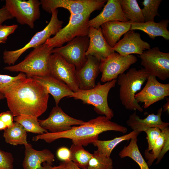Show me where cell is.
<instances>
[{
	"label": "cell",
	"instance_id": "cell-1",
	"mask_svg": "<svg viewBox=\"0 0 169 169\" xmlns=\"http://www.w3.org/2000/svg\"><path fill=\"white\" fill-rule=\"evenodd\" d=\"M4 95L14 117L26 115L38 118L47 108L49 93L33 78H27L16 84Z\"/></svg>",
	"mask_w": 169,
	"mask_h": 169
},
{
	"label": "cell",
	"instance_id": "cell-2",
	"mask_svg": "<svg viewBox=\"0 0 169 169\" xmlns=\"http://www.w3.org/2000/svg\"><path fill=\"white\" fill-rule=\"evenodd\" d=\"M108 131H114L125 134L127 129L112 121L104 115L100 116L78 126H72L67 131L38 134L33 137L32 140L37 141L42 140L50 143L59 139L66 138L71 140L73 144L86 146L98 139L100 134Z\"/></svg>",
	"mask_w": 169,
	"mask_h": 169
},
{
	"label": "cell",
	"instance_id": "cell-3",
	"mask_svg": "<svg viewBox=\"0 0 169 169\" xmlns=\"http://www.w3.org/2000/svg\"><path fill=\"white\" fill-rule=\"evenodd\" d=\"M149 76L144 69L137 70L135 68L118 76L117 82L119 86L120 99L126 109L137 110L141 112L143 111V108L136 102L135 95Z\"/></svg>",
	"mask_w": 169,
	"mask_h": 169
},
{
	"label": "cell",
	"instance_id": "cell-4",
	"mask_svg": "<svg viewBox=\"0 0 169 169\" xmlns=\"http://www.w3.org/2000/svg\"><path fill=\"white\" fill-rule=\"evenodd\" d=\"M54 48L44 43L34 48L20 62L6 66L4 69L23 73L28 78L49 75V59Z\"/></svg>",
	"mask_w": 169,
	"mask_h": 169
},
{
	"label": "cell",
	"instance_id": "cell-5",
	"mask_svg": "<svg viewBox=\"0 0 169 169\" xmlns=\"http://www.w3.org/2000/svg\"><path fill=\"white\" fill-rule=\"evenodd\" d=\"M117 79L101 84L99 82L93 88L88 90L79 89L70 97L81 100L84 104L93 105L94 110L98 114L104 115L111 120L114 115L113 111L109 107L108 96L111 89L115 87Z\"/></svg>",
	"mask_w": 169,
	"mask_h": 169
},
{
	"label": "cell",
	"instance_id": "cell-6",
	"mask_svg": "<svg viewBox=\"0 0 169 169\" xmlns=\"http://www.w3.org/2000/svg\"><path fill=\"white\" fill-rule=\"evenodd\" d=\"M58 9L52 10L49 23L42 30L36 33L30 41L21 48L14 50H5L3 53L5 63L9 66L13 65L19 57L26 51L31 48H35L44 44L53 35H55L62 28L63 21L58 18Z\"/></svg>",
	"mask_w": 169,
	"mask_h": 169
},
{
	"label": "cell",
	"instance_id": "cell-7",
	"mask_svg": "<svg viewBox=\"0 0 169 169\" xmlns=\"http://www.w3.org/2000/svg\"><path fill=\"white\" fill-rule=\"evenodd\" d=\"M91 13L70 14L68 24L45 44L48 47L59 48L76 37L88 36L89 27L87 23Z\"/></svg>",
	"mask_w": 169,
	"mask_h": 169
},
{
	"label": "cell",
	"instance_id": "cell-8",
	"mask_svg": "<svg viewBox=\"0 0 169 169\" xmlns=\"http://www.w3.org/2000/svg\"><path fill=\"white\" fill-rule=\"evenodd\" d=\"M4 5L13 18L22 25L33 28L40 16V1L38 0H6Z\"/></svg>",
	"mask_w": 169,
	"mask_h": 169
},
{
	"label": "cell",
	"instance_id": "cell-9",
	"mask_svg": "<svg viewBox=\"0 0 169 169\" xmlns=\"http://www.w3.org/2000/svg\"><path fill=\"white\" fill-rule=\"evenodd\" d=\"M141 64L150 76L162 80L169 78V53L160 51L158 47L146 50L139 55Z\"/></svg>",
	"mask_w": 169,
	"mask_h": 169
},
{
	"label": "cell",
	"instance_id": "cell-10",
	"mask_svg": "<svg viewBox=\"0 0 169 169\" xmlns=\"http://www.w3.org/2000/svg\"><path fill=\"white\" fill-rule=\"evenodd\" d=\"M137 61V57L133 54L123 56L115 52L111 54L100 60L101 81L105 83L116 79L120 74L124 73Z\"/></svg>",
	"mask_w": 169,
	"mask_h": 169
},
{
	"label": "cell",
	"instance_id": "cell-11",
	"mask_svg": "<svg viewBox=\"0 0 169 169\" xmlns=\"http://www.w3.org/2000/svg\"><path fill=\"white\" fill-rule=\"evenodd\" d=\"M106 0H41V5L46 12L61 8L68 10L72 14L92 13L100 9L107 2Z\"/></svg>",
	"mask_w": 169,
	"mask_h": 169
},
{
	"label": "cell",
	"instance_id": "cell-12",
	"mask_svg": "<svg viewBox=\"0 0 169 169\" xmlns=\"http://www.w3.org/2000/svg\"><path fill=\"white\" fill-rule=\"evenodd\" d=\"M88 36H78L64 46L54 48L52 53L61 55L67 62L74 65L76 70L81 68L87 59L86 52L89 45Z\"/></svg>",
	"mask_w": 169,
	"mask_h": 169
},
{
	"label": "cell",
	"instance_id": "cell-13",
	"mask_svg": "<svg viewBox=\"0 0 169 169\" xmlns=\"http://www.w3.org/2000/svg\"><path fill=\"white\" fill-rule=\"evenodd\" d=\"M76 68L61 55L52 53L49 62V75L64 83L74 92L79 89L76 75Z\"/></svg>",
	"mask_w": 169,
	"mask_h": 169
},
{
	"label": "cell",
	"instance_id": "cell-14",
	"mask_svg": "<svg viewBox=\"0 0 169 169\" xmlns=\"http://www.w3.org/2000/svg\"><path fill=\"white\" fill-rule=\"evenodd\" d=\"M169 95V84L160 82L156 77L149 76L143 89L135 95L138 103H144L143 108H147L154 103Z\"/></svg>",
	"mask_w": 169,
	"mask_h": 169
},
{
	"label": "cell",
	"instance_id": "cell-15",
	"mask_svg": "<svg viewBox=\"0 0 169 169\" xmlns=\"http://www.w3.org/2000/svg\"><path fill=\"white\" fill-rule=\"evenodd\" d=\"M40 126L51 133L65 131L73 125H80L85 122L71 117L65 113L58 105L51 110L48 117L44 120L38 119Z\"/></svg>",
	"mask_w": 169,
	"mask_h": 169
},
{
	"label": "cell",
	"instance_id": "cell-16",
	"mask_svg": "<svg viewBox=\"0 0 169 169\" xmlns=\"http://www.w3.org/2000/svg\"><path fill=\"white\" fill-rule=\"evenodd\" d=\"M150 48V44L141 39L139 33L130 30L124 34L123 38L112 48V49L122 56H126L132 54L140 55Z\"/></svg>",
	"mask_w": 169,
	"mask_h": 169
},
{
	"label": "cell",
	"instance_id": "cell-17",
	"mask_svg": "<svg viewBox=\"0 0 169 169\" xmlns=\"http://www.w3.org/2000/svg\"><path fill=\"white\" fill-rule=\"evenodd\" d=\"M87 59L84 65L76 70V75L79 89H91L95 86V80L100 72V60L95 57L86 56Z\"/></svg>",
	"mask_w": 169,
	"mask_h": 169
},
{
	"label": "cell",
	"instance_id": "cell-18",
	"mask_svg": "<svg viewBox=\"0 0 169 169\" xmlns=\"http://www.w3.org/2000/svg\"><path fill=\"white\" fill-rule=\"evenodd\" d=\"M88 36L89 42L86 56H93L100 61L115 52L104 38L100 27H90Z\"/></svg>",
	"mask_w": 169,
	"mask_h": 169
},
{
	"label": "cell",
	"instance_id": "cell-19",
	"mask_svg": "<svg viewBox=\"0 0 169 169\" xmlns=\"http://www.w3.org/2000/svg\"><path fill=\"white\" fill-rule=\"evenodd\" d=\"M129 21L124 15L120 6L119 0H108L102 11L97 16L89 20L87 25L90 27L99 28L103 23L109 21Z\"/></svg>",
	"mask_w": 169,
	"mask_h": 169
},
{
	"label": "cell",
	"instance_id": "cell-20",
	"mask_svg": "<svg viewBox=\"0 0 169 169\" xmlns=\"http://www.w3.org/2000/svg\"><path fill=\"white\" fill-rule=\"evenodd\" d=\"M24 146V158L22 164L24 169H45L44 164L45 162L52 165L54 156L49 150L38 151L28 143Z\"/></svg>",
	"mask_w": 169,
	"mask_h": 169
},
{
	"label": "cell",
	"instance_id": "cell-21",
	"mask_svg": "<svg viewBox=\"0 0 169 169\" xmlns=\"http://www.w3.org/2000/svg\"><path fill=\"white\" fill-rule=\"evenodd\" d=\"M162 111V108H161L158 110L156 114H149L146 118L142 119L137 115L135 111L129 116L126 123L133 131L140 133L151 127H157L161 131L169 125L168 123L161 120Z\"/></svg>",
	"mask_w": 169,
	"mask_h": 169
},
{
	"label": "cell",
	"instance_id": "cell-22",
	"mask_svg": "<svg viewBox=\"0 0 169 169\" xmlns=\"http://www.w3.org/2000/svg\"><path fill=\"white\" fill-rule=\"evenodd\" d=\"M32 78L41 84L53 96L56 105H58L63 98L70 97L74 94V92L66 84L50 75Z\"/></svg>",
	"mask_w": 169,
	"mask_h": 169
},
{
	"label": "cell",
	"instance_id": "cell-23",
	"mask_svg": "<svg viewBox=\"0 0 169 169\" xmlns=\"http://www.w3.org/2000/svg\"><path fill=\"white\" fill-rule=\"evenodd\" d=\"M131 25L130 21L126 22L113 21L103 23L100 27L107 42L113 48L119 41L121 36L130 30Z\"/></svg>",
	"mask_w": 169,
	"mask_h": 169
},
{
	"label": "cell",
	"instance_id": "cell-24",
	"mask_svg": "<svg viewBox=\"0 0 169 169\" xmlns=\"http://www.w3.org/2000/svg\"><path fill=\"white\" fill-rule=\"evenodd\" d=\"M130 30H139L146 33L150 38L154 39L156 37L161 36L165 40L169 39V31L167 28L169 21L163 19L158 23L154 21L136 23L131 21Z\"/></svg>",
	"mask_w": 169,
	"mask_h": 169
},
{
	"label": "cell",
	"instance_id": "cell-25",
	"mask_svg": "<svg viewBox=\"0 0 169 169\" xmlns=\"http://www.w3.org/2000/svg\"><path fill=\"white\" fill-rule=\"evenodd\" d=\"M140 132L133 131L128 134L109 140H100L98 139L94 141L92 143L97 147V150L101 154L107 157H110L113 149L119 144L125 141L137 137Z\"/></svg>",
	"mask_w": 169,
	"mask_h": 169
},
{
	"label": "cell",
	"instance_id": "cell-26",
	"mask_svg": "<svg viewBox=\"0 0 169 169\" xmlns=\"http://www.w3.org/2000/svg\"><path fill=\"white\" fill-rule=\"evenodd\" d=\"M3 136L7 143L13 146H25L28 143L27 131L21 125L17 122H14L12 126L4 131Z\"/></svg>",
	"mask_w": 169,
	"mask_h": 169
},
{
	"label": "cell",
	"instance_id": "cell-27",
	"mask_svg": "<svg viewBox=\"0 0 169 169\" xmlns=\"http://www.w3.org/2000/svg\"><path fill=\"white\" fill-rule=\"evenodd\" d=\"M130 140L129 145L125 146L120 152V157L121 158L126 157L131 158L138 164L140 169H150L139 150L137 137L132 138Z\"/></svg>",
	"mask_w": 169,
	"mask_h": 169
},
{
	"label": "cell",
	"instance_id": "cell-28",
	"mask_svg": "<svg viewBox=\"0 0 169 169\" xmlns=\"http://www.w3.org/2000/svg\"><path fill=\"white\" fill-rule=\"evenodd\" d=\"M122 10L129 21L136 23L145 22L141 9L136 0H119Z\"/></svg>",
	"mask_w": 169,
	"mask_h": 169
},
{
	"label": "cell",
	"instance_id": "cell-29",
	"mask_svg": "<svg viewBox=\"0 0 169 169\" xmlns=\"http://www.w3.org/2000/svg\"><path fill=\"white\" fill-rule=\"evenodd\" d=\"M69 150L71 161L79 167L87 169L92 154L86 150L82 146L73 143L71 145Z\"/></svg>",
	"mask_w": 169,
	"mask_h": 169
},
{
	"label": "cell",
	"instance_id": "cell-30",
	"mask_svg": "<svg viewBox=\"0 0 169 169\" xmlns=\"http://www.w3.org/2000/svg\"><path fill=\"white\" fill-rule=\"evenodd\" d=\"M14 120L21 125L27 132L41 134L48 132L40 125L37 117L26 115L14 117Z\"/></svg>",
	"mask_w": 169,
	"mask_h": 169
},
{
	"label": "cell",
	"instance_id": "cell-31",
	"mask_svg": "<svg viewBox=\"0 0 169 169\" xmlns=\"http://www.w3.org/2000/svg\"><path fill=\"white\" fill-rule=\"evenodd\" d=\"M113 161L110 157H106L96 150L92 154L87 169H112Z\"/></svg>",
	"mask_w": 169,
	"mask_h": 169
},
{
	"label": "cell",
	"instance_id": "cell-32",
	"mask_svg": "<svg viewBox=\"0 0 169 169\" xmlns=\"http://www.w3.org/2000/svg\"><path fill=\"white\" fill-rule=\"evenodd\" d=\"M162 0H144L142 2L144 7L141 9L145 22L154 21L155 17L159 16L158 9Z\"/></svg>",
	"mask_w": 169,
	"mask_h": 169
},
{
	"label": "cell",
	"instance_id": "cell-33",
	"mask_svg": "<svg viewBox=\"0 0 169 169\" xmlns=\"http://www.w3.org/2000/svg\"><path fill=\"white\" fill-rule=\"evenodd\" d=\"M166 139L165 133L163 130L156 141L151 153L147 149L145 152V156L147 160L146 162L149 167L151 166L156 159L159 156L164 146Z\"/></svg>",
	"mask_w": 169,
	"mask_h": 169
},
{
	"label": "cell",
	"instance_id": "cell-34",
	"mask_svg": "<svg viewBox=\"0 0 169 169\" xmlns=\"http://www.w3.org/2000/svg\"><path fill=\"white\" fill-rule=\"evenodd\" d=\"M26 78L25 74L21 72L15 76L0 74V92L4 94L12 86Z\"/></svg>",
	"mask_w": 169,
	"mask_h": 169
},
{
	"label": "cell",
	"instance_id": "cell-35",
	"mask_svg": "<svg viewBox=\"0 0 169 169\" xmlns=\"http://www.w3.org/2000/svg\"><path fill=\"white\" fill-rule=\"evenodd\" d=\"M161 131L157 127H151L148 128L144 131L147 135L146 139L148 144V151H151L154 145L160 136Z\"/></svg>",
	"mask_w": 169,
	"mask_h": 169
},
{
	"label": "cell",
	"instance_id": "cell-36",
	"mask_svg": "<svg viewBox=\"0 0 169 169\" xmlns=\"http://www.w3.org/2000/svg\"><path fill=\"white\" fill-rule=\"evenodd\" d=\"M13 160L11 153L0 150V169H13Z\"/></svg>",
	"mask_w": 169,
	"mask_h": 169
},
{
	"label": "cell",
	"instance_id": "cell-37",
	"mask_svg": "<svg viewBox=\"0 0 169 169\" xmlns=\"http://www.w3.org/2000/svg\"><path fill=\"white\" fill-rule=\"evenodd\" d=\"M17 24L0 25V44L5 43L8 36L13 33L18 28Z\"/></svg>",
	"mask_w": 169,
	"mask_h": 169
},
{
	"label": "cell",
	"instance_id": "cell-38",
	"mask_svg": "<svg viewBox=\"0 0 169 169\" xmlns=\"http://www.w3.org/2000/svg\"><path fill=\"white\" fill-rule=\"evenodd\" d=\"M58 158L62 161L67 162L70 160V152L69 149L65 147L59 148L56 153Z\"/></svg>",
	"mask_w": 169,
	"mask_h": 169
},
{
	"label": "cell",
	"instance_id": "cell-39",
	"mask_svg": "<svg viewBox=\"0 0 169 169\" xmlns=\"http://www.w3.org/2000/svg\"><path fill=\"white\" fill-rule=\"evenodd\" d=\"M165 135L166 139L162 149L157 159L156 164H158L163 158L164 155L168 151L169 147V129L168 126L163 129Z\"/></svg>",
	"mask_w": 169,
	"mask_h": 169
},
{
	"label": "cell",
	"instance_id": "cell-40",
	"mask_svg": "<svg viewBox=\"0 0 169 169\" xmlns=\"http://www.w3.org/2000/svg\"><path fill=\"white\" fill-rule=\"evenodd\" d=\"M14 116L10 111H8L0 113V120L3 122L8 128L12 126L13 123Z\"/></svg>",
	"mask_w": 169,
	"mask_h": 169
},
{
	"label": "cell",
	"instance_id": "cell-41",
	"mask_svg": "<svg viewBox=\"0 0 169 169\" xmlns=\"http://www.w3.org/2000/svg\"><path fill=\"white\" fill-rule=\"evenodd\" d=\"M13 18L5 5L0 8V25L5 21Z\"/></svg>",
	"mask_w": 169,
	"mask_h": 169
},
{
	"label": "cell",
	"instance_id": "cell-42",
	"mask_svg": "<svg viewBox=\"0 0 169 169\" xmlns=\"http://www.w3.org/2000/svg\"><path fill=\"white\" fill-rule=\"evenodd\" d=\"M45 167V169H66L64 162L62 161L60 163L59 165L58 166H52L46 162L44 163Z\"/></svg>",
	"mask_w": 169,
	"mask_h": 169
},
{
	"label": "cell",
	"instance_id": "cell-43",
	"mask_svg": "<svg viewBox=\"0 0 169 169\" xmlns=\"http://www.w3.org/2000/svg\"><path fill=\"white\" fill-rule=\"evenodd\" d=\"M64 162L66 169H83L78 167L71 161Z\"/></svg>",
	"mask_w": 169,
	"mask_h": 169
},
{
	"label": "cell",
	"instance_id": "cell-44",
	"mask_svg": "<svg viewBox=\"0 0 169 169\" xmlns=\"http://www.w3.org/2000/svg\"><path fill=\"white\" fill-rule=\"evenodd\" d=\"M166 102L163 105V112L167 111L168 113H169V99L167 98Z\"/></svg>",
	"mask_w": 169,
	"mask_h": 169
},
{
	"label": "cell",
	"instance_id": "cell-45",
	"mask_svg": "<svg viewBox=\"0 0 169 169\" xmlns=\"http://www.w3.org/2000/svg\"><path fill=\"white\" fill-rule=\"evenodd\" d=\"M8 128L5 124L0 120V131L5 130Z\"/></svg>",
	"mask_w": 169,
	"mask_h": 169
},
{
	"label": "cell",
	"instance_id": "cell-46",
	"mask_svg": "<svg viewBox=\"0 0 169 169\" xmlns=\"http://www.w3.org/2000/svg\"><path fill=\"white\" fill-rule=\"evenodd\" d=\"M4 98L5 97L4 95L0 92V101Z\"/></svg>",
	"mask_w": 169,
	"mask_h": 169
}]
</instances>
